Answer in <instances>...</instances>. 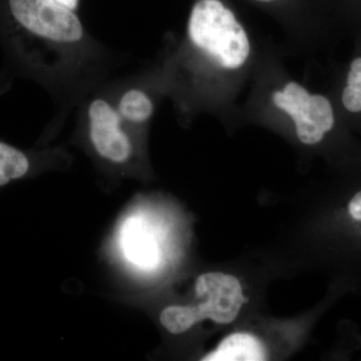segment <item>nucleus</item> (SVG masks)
<instances>
[{"mask_svg": "<svg viewBox=\"0 0 361 361\" xmlns=\"http://www.w3.org/2000/svg\"><path fill=\"white\" fill-rule=\"evenodd\" d=\"M32 159L23 149L0 141V187L25 178L32 170Z\"/></svg>", "mask_w": 361, "mask_h": 361, "instance_id": "7", "label": "nucleus"}, {"mask_svg": "<svg viewBox=\"0 0 361 361\" xmlns=\"http://www.w3.org/2000/svg\"><path fill=\"white\" fill-rule=\"evenodd\" d=\"M342 103L351 113L361 111V87L348 85L342 94Z\"/></svg>", "mask_w": 361, "mask_h": 361, "instance_id": "12", "label": "nucleus"}, {"mask_svg": "<svg viewBox=\"0 0 361 361\" xmlns=\"http://www.w3.org/2000/svg\"><path fill=\"white\" fill-rule=\"evenodd\" d=\"M111 97L118 115L130 129L146 125L155 111L153 99L135 82L123 85Z\"/></svg>", "mask_w": 361, "mask_h": 361, "instance_id": "5", "label": "nucleus"}, {"mask_svg": "<svg viewBox=\"0 0 361 361\" xmlns=\"http://www.w3.org/2000/svg\"><path fill=\"white\" fill-rule=\"evenodd\" d=\"M282 92H283L284 96H286L292 102L298 104L299 108L301 109L303 113L305 111L306 106H307L311 97L307 90L304 89L303 87L296 84V82H289V84L285 85Z\"/></svg>", "mask_w": 361, "mask_h": 361, "instance_id": "11", "label": "nucleus"}, {"mask_svg": "<svg viewBox=\"0 0 361 361\" xmlns=\"http://www.w3.org/2000/svg\"><path fill=\"white\" fill-rule=\"evenodd\" d=\"M56 1L75 11H77L78 4H80V0H56Z\"/></svg>", "mask_w": 361, "mask_h": 361, "instance_id": "14", "label": "nucleus"}, {"mask_svg": "<svg viewBox=\"0 0 361 361\" xmlns=\"http://www.w3.org/2000/svg\"><path fill=\"white\" fill-rule=\"evenodd\" d=\"M257 1H272V0H257Z\"/></svg>", "mask_w": 361, "mask_h": 361, "instance_id": "15", "label": "nucleus"}, {"mask_svg": "<svg viewBox=\"0 0 361 361\" xmlns=\"http://www.w3.org/2000/svg\"><path fill=\"white\" fill-rule=\"evenodd\" d=\"M348 211L353 219L361 221V191L349 202Z\"/></svg>", "mask_w": 361, "mask_h": 361, "instance_id": "13", "label": "nucleus"}, {"mask_svg": "<svg viewBox=\"0 0 361 361\" xmlns=\"http://www.w3.org/2000/svg\"><path fill=\"white\" fill-rule=\"evenodd\" d=\"M196 294L204 302L170 306L161 311V325L170 334H180L205 319L219 324L234 322L245 297L236 277L220 272L205 273L196 282Z\"/></svg>", "mask_w": 361, "mask_h": 361, "instance_id": "3", "label": "nucleus"}, {"mask_svg": "<svg viewBox=\"0 0 361 361\" xmlns=\"http://www.w3.org/2000/svg\"><path fill=\"white\" fill-rule=\"evenodd\" d=\"M295 126L297 137L304 144H317V142L322 141L323 137H324V133L318 129L314 123L310 122V121L296 123Z\"/></svg>", "mask_w": 361, "mask_h": 361, "instance_id": "10", "label": "nucleus"}, {"mask_svg": "<svg viewBox=\"0 0 361 361\" xmlns=\"http://www.w3.org/2000/svg\"><path fill=\"white\" fill-rule=\"evenodd\" d=\"M266 350L258 338L249 334H234L226 337L219 346L203 358L205 361H261Z\"/></svg>", "mask_w": 361, "mask_h": 361, "instance_id": "6", "label": "nucleus"}, {"mask_svg": "<svg viewBox=\"0 0 361 361\" xmlns=\"http://www.w3.org/2000/svg\"><path fill=\"white\" fill-rule=\"evenodd\" d=\"M308 120L314 123L316 127L323 133L329 132L334 128V116L331 104L326 97L314 94L311 96L305 111Z\"/></svg>", "mask_w": 361, "mask_h": 361, "instance_id": "9", "label": "nucleus"}, {"mask_svg": "<svg viewBox=\"0 0 361 361\" xmlns=\"http://www.w3.org/2000/svg\"><path fill=\"white\" fill-rule=\"evenodd\" d=\"M187 32L195 49L221 68H241L250 54L243 26L220 0L197 1L190 14Z\"/></svg>", "mask_w": 361, "mask_h": 361, "instance_id": "2", "label": "nucleus"}, {"mask_svg": "<svg viewBox=\"0 0 361 361\" xmlns=\"http://www.w3.org/2000/svg\"><path fill=\"white\" fill-rule=\"evenodd\" d=\"M90 141L97 155L114 164H125L134 154L129 126L122 120L111 97L97 94L85 106Z\"/></svg>", "mask_w": 361, "mask_h": 361, "instance_id": "4", "label": "nucleus"}, {"mask_svg": "<svg viewBox=\"0 0 361 361\" xmlns=\"http://www.w3.org/2000/svg\"><path fill=\"white\" fill-rule=\"evenodd\" d=\"M126 252L133 262L140 266H152L155 262L156 253L153 240L142 231L137 222H130L123 234Z\"/></svg>", "mask_w": 361, "mask_h": 361, "instance_id": "8", "label": "nucleus"}, {"mask_svg": "<svg viewBox=\"0 0 361 361\" xmlns=\"http://www.w3.org/2000/svg\"><path fill=\"white\" fill-rule=\"evenodd\" d=\"M0 44L11 70L66 94L77 97L94 80L96 42L75 11L56 0H6L0 20Z\"/></svg>", "mask_w": 361, "mask_h": 361, "instance_id": "1", "label": "nucleus"}]
</instances>
